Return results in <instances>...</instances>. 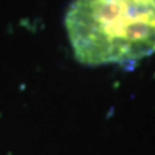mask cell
<instances>
[{
  "instance_id": "obj_1",
  "label": "cell",
  "mask_w": 155,
  "mask_h": 155,
  "mask_svg": "<svg viewBox=\"0 0 155 155\" xmlns=\"http://www.w3.org/2000/svg\"><path fill=\"white\" fill-rule=\"evenodd\" d=\"M65 26L83 65L123 64L155 53V0H75Z\"/></svg>"
}]
</instances>
